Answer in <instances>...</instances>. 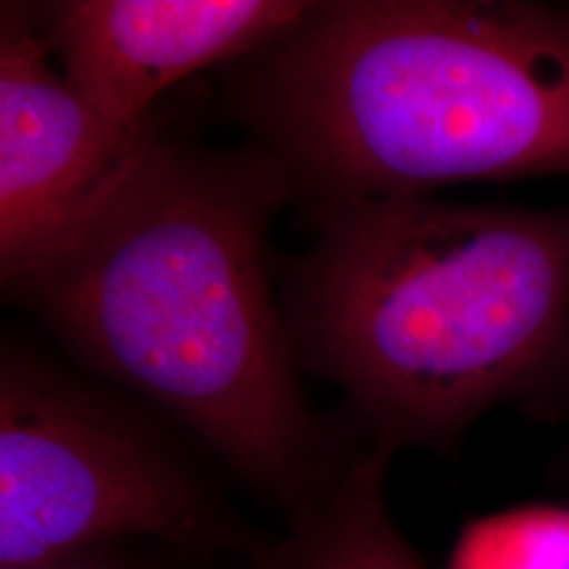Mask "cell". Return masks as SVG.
Masks as SVG:
<instances>
[{
  "label": "cell",
  "mask_w": 569,
  "mask_h": 569,
  "mask_svg": "<svg viewBox=\"0 0 569 569\" xmlns=\"http://www.w3.org/2000/svg\"><path fill=\"white\" fill-rule=\"evenodd\" d=\"M288 201V174L256 142L217 151L148 127L109 188L3 288L82 367L293 517L356 453L306 403L269 282V230Z\"/></svg>",
  "instance_id": "obj_1"
},
{
  "label": "cell",
  "mask_w": 569,
  "mask_h": 569,
  "mask_svg": "<svg viewBox=\"0 0 569 569\" xmlns=\"http://www.w3.org/2000/svg\"><path fill=\"white\" fill-rule=\"evenodd\" d=\"M309 219L282 322L296 365L343 390L375 451L451 453L498 403L569 393V203L380 196Z\"/></svg>",
  "instance_id": "obj_2"
},
{
  "label": "cell",
  "mask_w": 569,
  "mask_h": 569,
  "mask_svg": "<svg viewBox=\"0 0 569 569\" xmlns=\"http://www.w3.org/2000/svg\"><path fill=\"white\" fill-rule=\"evenodd\" d=\"M224 122L306 213L569 177V3L338 0L224 69Z\"/></svg>",
  "instance_id": "obj_3"
},
{
  "label": "cell",
  "mask_w": 569,
  "mask_h": 569,
  "mask_svg": "<svg viewBox=\"0 0 569 569\" xmlns=\"http://www.w3.org/2000/svg\"><path fill=\"white\" fill-rule=\"evenodd\" d=\"M153 540L251 553L232 515L138 398L96 386L32 348L0 353V569Z\"/></svg>",
  "instance_id": "obj_4"
},
{
  "label": "cell",
  "mask_w": 569,
  "mask_h": 569,
  "mask_svg": "<svg viewBox=\"0 0 569 569\" xmlns=\"http://www.w3.org/2000/svg\"><path fill=\"white\" fill-rule=\"evenodd\" d=\"M146 127L117 124L74 90L32 6L0 13V272L67 230L119 174Z\"/></svg>",
  "instance_id": "obj_5"
},
{
  "label": "cell",
  "mask_w": 569,
  "mask_h": 569,
  "mask_svg": "<svg viewBox=\"0 0 569 569\" xmlns=\"http://www.w3.org/2000/svg\"><path fill=\"white\" fill-rule=\"evenodd\" d=\"M315 9L303 0H63L32 13L74 90L140 130L174 84L264 51Z\"/></svg>",
  "instance_id": "obj_6"
},
{
  "label": "cell",
  "mask_w": 569,
  "mask_h": 569,
  "mask_svg": "<svg viewBox=\"0 0 569 569\" xmlns=\"http://www.w3.org/2000/svg\"><path fill=\"white\" fill-rule=\"evenodd\" d=\"M386 453H356L317 501L288 517V530L264 543L251 569H425L388 503Z\"/></svg>",
  "instance_id": "obj_7"
},
{
  "label": "cell",
  "mask_w": 569,
  "mask_h": 569,
  "mask_svg": "<svg viewBox=\"0 0 569 569\" xmlns=\"http://www.w3.org/2000/svg\"><path fill=\"white\" fill-rule=\"evenodd\" d=\"M448 569H569V507H519L475 519Z\"/></svg>",
  "instance_id": "obj_8"
},
{
  "label": "cell",
  "mask_w": 569,
  "mask_h": 569,
  "mask_svg": "<svg viewBox=\"0 0 569 569\" xmlns=\"http://www.w3.org/2000/svg\"><path fill=\"white\" fill-rule=\"evenodd\" d=\"M188 553L196 551L153 543V540H130V543L101 546V549L71 553V557L21 569H180V559Z\"/></svg>",
  "instance_id": "obj_9"
},
{
  "label": "cell",
  "mask_w": 569,
  "mask_h": 569,
  "mask_svg": "<svg viewBox=\"0 0 569 569\" xmlns=\"http://www.w3.org/2000/svg\"><path fill=\"white\" fill-rule=\"evenodd\" d=\"M567 469H569V453H567Z\"/></svg>",
  "instance_id": "obj_10"
}]
</instances>
